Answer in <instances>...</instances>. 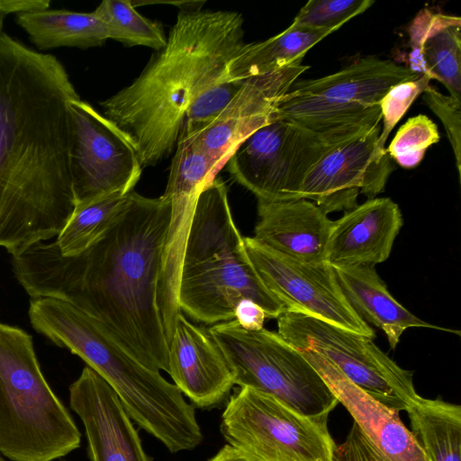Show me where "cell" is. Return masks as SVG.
<instances>
[{
  "label": "cell",
  "instance_id": "6da1fadb",
  "mask_svg": "<svg viewBox=\"0 0 461 461\" xmlns=\"http://www.w3.org/2000/svg\"><path fill=\"white\" fill-rule=\"evenodd\" d=\"M170 203L131 191L109 228L87 249L62 255L55 241L12 256L31 298L67 302L98 320L138 360L168 373V344L157 303Z\"/></svg>",
  "mask_w": 461,
  "mask_h": 461
},
{
  "label": "cell",
  "instance_id": "5bb4252c",
  "mask_svg": "<svg viewBox=\"0 0 461 461\" xmlns=\"http://www.w3.org/2000/svg\"><path fill=\"white\" fill-rule=\"evenodd\" d=\"M164 195L170 221L163 248L157 303L169 345L177 316L180 271L186 239L202 190L221 169L190 139L178 138Z\"/></svg>",
  "mask_w": 461,
  "mask_h": 461
},
{
  "label": "cell",
  "instance_id": "4fadbf2b",
  "mask_svg": "<svg viewBox=\"0 0 461 461\" xmlns=\"http://www.w3.org/2000/svg\"><path fill=\"white\" fill-rule=\"evenodd\" d=\"M248 256L267 288L285 306L349 331L375 338V330L354 311L334 268L326 261H300L244 238Z\"/></svg>",
  "mask_w": 461,
  "mask_h": 461
},
{
  "label": "cell",
  "instance_id": "e575fe53",
  "mask_svg": "<svg viewBox=\"0 0 461 461\" xmlns=\"http://www.w3.org/2000/svg\"><path fill=\"white\" fill-rule=\"evenodd\" d=\"M267 313L256 302L250 299L240 300L234 310V320L248 331H258L264 328Z\"/></svg>",
  "mask_w": 461,
  "mask_h": 461
},
{
  "label": "cell",
  "instance_id": "74e56055",
  "mask_svg": "<svg viewBox=\"0 0 461 461\" xmlns=\"http://www.w3.org/2000/svg\"><path fill=\"white\" fill-rule=\"evenodd\" d=\"M0 461H5V460L0 456Z\"/></svg>",
  "mask_w": 461,
  "mask_h": 461
},
{
  "label": "cell",
  "instance_id": "5b68a950",
  "mask_svg": "<svg viewBox=\"0 0 461 461\" xmlns=\"http://www.w3.org/2000/svg\"><path fill=\"white\" fill-rule=\"evenodd\" d=\"M242 299L256 302L267 318L286 310L255 270L230 212L227 186L214 178L196 203L182 259L178 305L194 321L216 324L233 320Z\"/></svg>",
  "mask_w": 461,
  "mask_h": 461
},
{
  "label": "cell",
  "instance_id": "52a82bcc",
  "mask_svg": "<svg viewBox=\"0 0 461 461\" xmlns=\"http://www.w3.org/2000/svg\"><path fill=\"white\" fill-rule=\"evenodd\" d=\"M377 125L358 122L316 131L274 119L242 140L226 164L258 199H299L307 175L326 154Z\"/></svg>",
  "mask_w": 461,
  "mask_h": 461
},
{
  "label": "cell",
  "instance_id": "7a4b0ae2",
  "mask_svg": "<svg viewBox=\"0 0 461 461\" xmlns=\"http://www.w3.org/2000/svg\"><path fill=\"white\" fill-rule=\"evenodd\" d=\"M62 63L0 36V247L12 256L58 236L75 206L70 104Z\"/></svg>",
  "mask_w": 461,
  "mask_h": 461
},
{
  "label": "cell",
  "instance_id": "8992f818",
  "mask_svg": "<svg viewBox=\"0 0 461 461\" xmlns=\"http://www.w3.org/2000/svg\"><path fill=\"white\" fill-rule=\"evenodd\" d=\"M81 434L45 379L24 330L0 322V452L13 461H52Z\"/></svg>",
  "mask_w": 461,
  "mask_h": 461
},
{
  "label": "cell",
  "instance_id": "ac0fdd59",
  "mask_svg": "<svg viewBox=\"0 0 461 461\" xmlns=\"http://www.w3.org/2000/svg\"><path fill=\"white\" fill-rule=\"evenodd\" d=\"M168 374L194 407L210 409L221 403L234 384L232 370L208 330L181 312L168 345Z\"/></svg>",
  "mask_w": 461,
  "mask_h": 461
},
{
  "label": "cell",
  "instance_id": "f1b7e54d",
  "mask_svg": "<svg viewBox=\"0 0 461 461\" xmlns=\"http://www.w3.org/2000/svg\"><path fill=\"white\" fill-rule=\"evenodd\" d=\"M440 140L437 125L426 115L409 118L397 131L386 153L404 168H413L422 160L426 150Z\"/></svg>",
  "mask_w": 461,
  "mask_h": 461
},
{
  "label": "cell",
  "instance_id": "484cf974",
  "mask_svg": "<svg viewBox=\"0 0 461 461\" xmlns=\"http://www.w3.org/2000/svg\"><path fill=\"white\" fill-rule=\"evenodd\" d=\"M406 411L427 461H460V405L420 396Z\"/></svg>",
  "mask_w": 461,
  "mask_h": 461
},
{
  "label": "cell",
  "instance_id": "f546056e",
  "mask_svg": "<svg viewBox=\"0 0 461 461\" xmlns=\"http://www.w3.org/2000/svg\"><path fill=\"white\" fill-rule=\"evenodd\" d=\"M373 0H310L292 25L332 33L353 17L366 11Z\"/></svg>",
  "mask_w": 461,
  "mask_h": 461
},
{
  "label": "cell",
  "instance_id": "3957f363",
  "mask_svg": "<svg viewBox=\"0 0 461 461\" xmlns=\"http://www.w3.org/2000/svg\"><path fill=\"white\" fill-rule=\"evenodd\" d=\"M245 44L240 14L180 12L166 45L140 75L101 103L104 115L135 146L142 167L176 149L187 108L207 87L229 79L228 66Z\"/></svg>",
  "mask_w": 461,
  "mask_h": 461
},
{
  "label": "cell",
  "instance_id": "30bf717a",
  "mask_svg": "<svg viewBox=\"0 0 461 461\" xmlns=\"http://www.w3.org/2000/svg\"><path fill=\"white\" fill-rule=\"evenodd\" d=\"M327 417L300 414L276 399L240 387L229 399L220 430L253 461H333Z\"/></svg>",
  "mask_w": 461,
  "mask_h": 461
},
{
  "label": "cell",
  "instance_id": "7402d4cb",
  "mask_svg": "<svg viewBox=\"0 0 461 461\" xmlns=\"http://www.w3.org/2000/svg\"><path fill=\"white\" fill-rule=\"evenodd\" d=\"M411 70L442 83L461 99V19L422 8L408 27Z\"/></svg>",
  "mask_w": 461,
  "mask_h": 461
},
{
  "label": "cell",
  "instance_id": "44dd1931",
  "mask_svg": "<svg viewBox=\"0 0 461 461\" xmlns=\"http://www.w3.org/2000/svg\"><path fill=\"white\" fill-rule=\"evenodd\" d=\"M258 222L252 237L289 258L308 262L325 261L333 221L307 199H258Z\"/></svg>",
  "mask_w": 461,
  "mask_h": 461
},
{
  "label": "cell",
  "instance_id": "d4e9b609",
  "mask_svg": "<svg viewBox=\"0 0 461 461\" xmlns=\"http://www.w3.org/2000/svg\"><path fill=\"white\" fill-rule=\"evenodd\" d=\"M331 34L290 25L260 42L246 43L227 68L229 80L243 81L293 65H300L308 50Z\"/></svg>",
  "mask_w": 461,
  "mask_h": 461
},
{
  "label": "cell",
  "instance_id": "4dcf8cb0",
  "mask_svg": "<svg viewBox=\"0 0 461 461\" xmlns=\"http://www.w3.org/2000/svg\"><path fill=\"white\" fill-rule=\"evenodd\" d=\"M242 82L225 79L203 91L187 108L179 137L194 136L209 126L230 102Z\"/></svg>",
  "mask_w": 461,
  "mask_h": 461
},
{
  "label": "cell",
  "instance_id": "ffe728a7",
  "mask_svg": "<svg viewBox=\"0 0 461 461\" xmlns=\"http://www.w3.org/2000/svg\"><path fill=\"white\" fill-rule=\"evenodd\" d=\"M321 375L338 402L348 411L372 447L384 461H427L398 411L377 402L320 354L300 350Z\"/></svg>",
  "mask_w": 461,
  "mask_h": 461
},
{
  "label": "cell",
  "instance_id": "9c48e42d",
  "mask_svg": "<svg viewBox=\"0 0 461 461\" xmlns=\"http://www.w3.org/2000/svg\"><path fill=\"white\" fill-rule=\"evenodd\" d=\"M420 76L392 60L367 56L333 74L296 80L281 98L274 119L316 131L358 122L379 124L384 95Z\"/></svg>",
  "mask_w": 461,
  "mask_h": 461
},
{
  "label": "cell",
  "instance_id": "8d00e7d4",
  "mask_svg": "<svg viewBox=\"0 0 461 461\" xmlns=\"http://www.w3.org/2000/svg\"><path fill=\"white\" fill-rule=\"evenodd\" d=\"M208 461H253L240 450L226 444Z\"/></svg>",
  "mask_w": 461,
  "mask_h": 461
},
{
  "label": "cell",
  "instance_id": "cb8c5ba5",
  "mask_svg": "<svg viewBox=\"0 0 461 461\" xmlns=\"http://www.w3.org/2000/svg\"><path fill=\"white\" fill-rule=\"evenodd\" d=\"M16 23L41 50L87 49L101 46L110 39L107 26L93 12L45 9L17 14Z\"/></svg>",
  "mask_w": 461,
  "mask_h": 461
},
{
  "label": "cell",
  "instance_id": "8fae6325",
  "mask_svg": "<svg viewBox=\"0 0 461 461\" xmlns=\"http://www.w3.org/2000/svg\"><path fill=\"white\" fill-rule=\"evenodd\" d=\"M277 333L294 348L320 354L387 408L406 411L420 397L412 372L402 368L366 336L291 311L277 317Z\"/></svg>",
  "mask_w": 461,
  "mask_h": 461
},
{
  "label": "cell",
  "instance_id": "d6986e66",
  "mask_svg": "<svg viewBox=\"0 0 461 461\" xmlns=\"http://www.w3.org/2000/svg\"><path fill=\"white\" fill-rule=\"evenodd\" d=\"M402 225L401 210L391 198L368 199L333 221L325 261L333 267L383 263Z\"/></svg>",
  "mask_w": 461,
  "mask_h": 461
},
{
  "label": "cell",
  "instance_id": "e0dca14e",
  "mask_svg": "<svg viewBox=\"0 0 461 461\" xmlns=\"http://www.w3.org/2000/svg\"><path fill=\"white\" fill-rule=\"evenodd\" d=\"M69 403L83 423L90 461H152L117 394L89 366L70 384Z\"/></svg>",
  "mask_w": 461,
  "mask_h": 461
},
{
  "label": "cell",
  "instance_id": "ba28073f",
  "mask_svg": "<svg viewBox=\"0 0 461 461\" xmlns=\"http://www.w3.org/2000/svg\"><path fill=\"white\" fill-rule=\"evenodd\" d=\"M234 375V384L249 387L308 417L328 416L339 402L302 351L277 332L242 329L236 320L208 329Z\"/></svg>",
  "mask_w": 461,
  "mask_h": 461
},
{
  "label": "cell",
  "instance_id": "9a60e30c",
  "mask_svg": "<svg viewBox=\"0 0 461 461\" xmlns=\"http://www.w3.org/2000/svg\"><path fill=\"white\" fill-rule=\"evenodd\" d=\"M380 131L377 125L326 154L307 175L299 199L328 214L355 208L359 193L375 198L394 169L389 155L377 150Z\"/></svg>",
  "mask_w": 461,
  "mask_h": 461
},
{
  "label": "cell",
  "instance_id": "d6a6232c",
  "mask_svg": "<svg viewBox=\"0 0 461 461\" xmlns=\"http://www.w3.org/2000/svg\"><path fill=\"white\" fill-rule=\"evenodd\" d=\"M423 100L440 119L451 144L457 174L461 173V99L445 95L429 85L424 90Z\"/></svg>",
  "mask_w": 461,
  "mask_h": 461
},
{
  "label": "cell",
  "instance_id": "4316f807",
  "mask_svg": "<svg viewBox=\"0 0 461 461\" xmlns=\"http://www.w3.org/2000/svg\"><path fill=\"white\" fill-rule=\"evenodd\" d=\"M128 194H111L77 205L55 241L64 256H74L91 246L112 224Z\"/></svg>",
  "mask_w": 461,
  "mask_h": 461
},
{
  "label": "cell",
  "instance_id": "836d02e7",
  "mask_svg": "<svg viewBox=\"0 0 461 461\" xmlns=\"http://www.w3.org/2000/svg\"><path fill=\"white\" fill-rule=\"evenodd\" d=\"M333 461H384L372 447L356 422L345 441L335 446Z\"/></svg>",
  "mask_w": 461,
  "mask_h": 461
},
{
  "label": "cell",
  "instance_id": "1f68e13d",
  "mask_svg": "<svg viewBox=\"0 0 461 461\" xmlns=\"http://www.w3.org/2000/svg\"><path fill=\"white\" fill-rule=\"evenodd\" d=\"M431 79L421 75L420 77L393 86L379 102L383 128L380 132L377 150L385 153V143L391 131L406 113L415 99L424 92Z\"/></svg>",
  "mask_w": 461,
  "mask_h": 461
},
{
  "label": "cell",
  "instance_id": "2e32d148",
  "mask_svg": "<svg viewBox=\"0 0 461 461\" xmlns=\"http://www.w3.org/2000/svg\"><path fill=\"white\" fill-rule=\"evenodd\" d=\"M308 68L303 64L293 65L243 80L209 126L194 136L183 138L193 140L221 168L242 140L273 121L281 98Z\"/></svg>",
  "mask_w": 461,
  "mask_h": 461
},
{
  "label": "cell",
  "instance_id": "277c9868",
  "mask_svg": "<svg viewBox=\"0 0 461 461\" xmlns=\"http://www.w3.org/2000/svg\"><path fill=\"white\" fill-rule=\"evenodd\" d=\"M32 328L84 360L115 392L140 428L171 453L191 450L203 440L194 407L159 373L138 360L98 320L62 300L31 298Z\"/></svg>",
  "mask_w": 461,
  "mask_h": 461
},
{
  "label": "cell",
  "instance_id": "83f0119b",
  "mask_svg": "<svg viewBox=\"0 0 461 461\" xmlns=\"http://www.w3.org/2000/svg\"><path fill=\"white\" fill-rule=\"evenodd\" d=\"M93 13L107 26L110 39L158 51L166 45L161 26L138 13L131 0H104Z\"/></svg>",
  "mask_w": 461,
  "mask_h": 461
},
{
  "label": "cell",
  "instance_id": "603a6c76",
  "mask_svg": "<svg viewBox=\"0 0 461 461\" xmlns=\"http://www.w3.org/2000/svg\"><path fill=\"white\" fill-rule=\"evenodd\" d=\"M333 268L354 311L367 324L371 323L384 332L392 349L397 347L401 336L409 328L456 332L424 321L409 312L391 294L374 266Z\"/></svg>",
  "mask_w": 461,
  "mask_h": 461
},
{
  "label": "cell",
  "instance_id": "d590c367",
  "mask_svg": "<svg viewBox=\"0 0 461 461\" xmlns=\"http://www.w3.org/2000/svg\"><path fill=\"white\" fill-rule=\"evenodd\" d=\"M50 0H0V36L5 17L11 14H20L49 9Z\"/></svg>",
  "mask_w": 461,
  "mask_h": 461
},
{
  "label": "cell",
  "instance_id": "7c38bea8",
  "mask_svg": "<svg viewBox=\"0 0 461 461\" xmlns=\"http://www.w3.org/2000/svg\"><path fill=\"white\" fill-rule=\"evenodd\" d=\"M70 115L76 206L111 194L131 192L143 167L129 137L80 98L71 102Z\"/></svg>",
  "mask_w": 461,
  "mask_h": 461
}]
</instances>
